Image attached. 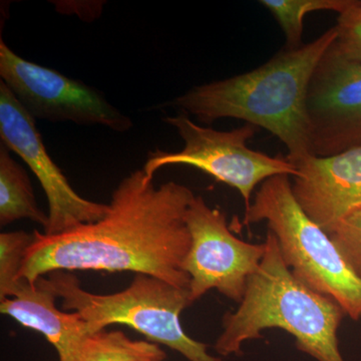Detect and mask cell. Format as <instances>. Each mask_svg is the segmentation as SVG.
<instances>
[{
    "label": "cell",
    "mask_w": 361,
    "mask_h": 361,
    "mask_svg": "<svg viewBox=\"0 0 361 361\" xmlns=\"http://www.w3.org/2000/svg\"><path fill=\"white\" fill-rule=\"evenodd\" d=\"M194 197L184 185L156 187L142 169L135 171L116 188L103 219L58 235L35 230L20 279L33 284L54 271H130L189 289L186 213Z\"/></svg>",
    "instance_id": "6da1fadb"
},
{
    "label": "cell",
    "mask_w": 361,
    "mask_h": 361,
    "mask_svg": "<svg viewBox=\"0 0 361 361\" xmlns=\"http://www.w3.org/2000/svg\"><path fill=\"white\" fill-rule=\"evenodd\" d=\"M337 37L336 26L296 49L280 51L255 70L196 85L172 102L199 122L219 118L245 121L277 137L292 164L312 155L307 97L311 80Z\"/></svg>",
    "instance_id": "7a4b0ae2"
},
{
    "label": "cell",
    "mask_w": 361,
    "mask_h": 361,
    "mask_svg": "<svg viewBox=\"0 0 361 361\" xmlns=\"http://www.w3.org/2000/svg\"><path fill=\"white\" fill-rule=\"evenodd\" d=\"M265 245L264 257L249 278L238 308L223 317L215 350L223 356L240 355L244 342L261 338L263 330L280 329L295 338L299 350L316 360L344 361L337 331L345 313L293 274L270 230Z\"/></svg>",
    "instance_id": "3957f363"
},
{
    "label": "cell",
    "mask_w": 361,
    "mask_h": 361,
    "mask_svg": "<svg viewBox=\"0 0 361 361\" xmlns=\"http://www.w3.org/2000/svg\"><path fill=\"white\" fill-rule=\"evenodd\" d=\"M42 283L63 299L65 310L77 312L87 323L90 334L113 324H125L178 351L189 361H220L209 355L208 346L191 338L183 329L180 316L191 305L189 289L180 288L151 275L137 274L125 290L94 294L80 286L75 275L54 271Z\"/></svg>",
    "instance_id": "277c9868"
},
{
    "label": "cell",
    "mask_w": 361,
    "mask_h": 361,
    "mask_svg": "<svg viewBox=\"0 0 361 361\" xmlns=\"http://www.w3.org/2000/svg\"><path fill=\"white\" fill-rule=\"evenodd\" d=\"M265 221L293 274L336 301L351 319H361V278L329 235L304 213L292 193L289 176L266 180L245 210L243 224Z\"/></svg>",
    "instance_id": "5b68a950"
},
{
    "label": "cell",
    "mask_w": 361,
    "mask_h": 361,
    "mask_svg": "<svg viewBox=\"0 0 361 361\" xmlns=\"http://www.w3.org/2000/svg\"><path fill=\"white\" fill-rule=\"evenodd\" d=\"M164 121L177 130L185 146L177 153L157 149L149 154L142 168L149 178H154L157 171L166 166L199 169L239 191L247 209L259 184L275 176L295 177L298 174L296 166L286 156L266 155L247 146L257 130L249 123L224 132L197 125L184 113L167 116Z\"/></svg>",
    "instance_id": "8992f818"
},
{
    "label": "cell",
    "mask_w": 361,
    "mask_h": 361,
    "mask_svg": "<svg viewBox=\"0 0 361 361\" xmlns=\"http://www.w3.org/2000/svg\"><path fill=\"white\" fill-rule=\"evenodd\" d=\"M0 77L28 113L37 120L104 126L118 133L133 122L103 94L58 71L18 56L0 40Z\"/></svg>",
    "instance_id": "52a82bcc"
},
{
    "label": "cell",
    "mask_w": 361,
    "mask_h": 361,
    "mask_svg": "<svg viewBox=\"0 0 361 361\" xmlns=\"http://www.w3.org/2000/svg\"><path fill=\"white\" fill-rule=\"evenodd\" d=\"M191 247L185 270L190 276L191 302L216 289L241 302L249 278L257 271L266 252L265 242L252 244L237 238L228 227L226 215L195 196L186 213Z\"/></svg>",
    "instance_id": "ba28073f"
},
{
    "label": "cell",
    "mask_w": 361,
    "mask_h": 361,
    "mask_svg": "<svg viewBox=\"0 0 361 361\" xmlns=\"http://www.w3.org/2000/svg\"><path fill=\"white\" fill-rule=\"evenodd\" d=\"M1 145L27 164L39 179L49 200V225L44 234L58 235L82 224L103 219L109 205L87 200L71 186L61 169L47 153L35 118L0 82Z\"/></svg>",
    "instance_id": "9c48e42d"
},
{
    "label": "cell",
    "mask_w": 361,
    "mask_h": 361,
    "mask_svg": "<svg viewBox=\"0 0 361 361\" xmlns=\"http://www.w3.org/2000/svg\"><path fill=\"white\" fill-rule=\"evenodd\" d=\"M307 115L312 155L361 147V63L344 58L331 45L311 80Z\"/></svg>",
    "instance_id": "30bf717a"
},
{
    "label": "cell",
    "mask_w": 361,
    "mask_h": 361,
    "mask_svg": "<svg viewBox=\"0 0 361 361\" xmlns=\"http://www.w3.org/2000/svg\"><path fill=\"white\" fill-rule=\"evenodd\" d=\"M292 193L304 213L327 234L361 205V147L294 164Z\"/></svg>",
    "instance_id": "8fae6325"
},
{
    "label": "cell",
    "mask_w": 361,
    "mask_h": 361,
    "mask_svg": "<svg viewBox=\"0 0 361 361\" xmlns=\"http://www.w3.org/2000/svg\"><path fill=\"white\" fill-rule=\"evenodd\" d=\"M56 299L40 278L33 284L21 279L14 295L0 300V312L40 332L56 348L59 361H78L89 326L78 313L59 310Z\"/></svg>",
    "instance_id": "7c38bea8"
},
{
    "label": "cell",
    "mask_w": 361,
    "mask_h": 361,
    "mask_svg": "<svg viewBox=\"0 0 361 361\" xmlns=\"http://www.w3.org/2000/svg\"><path fill=\"white\" fill-rule=\"evenodd\" d=\"M32 220L47 229L49 215L35 201L30 178L4 145L0 147V225Z\"/></svg>",
    "instance_id": "4fadbf2b"
},
{
    "label": "cell",
    "mask_w": 361,
    "mask_h": 361,
    "mask_svg": "<svg viewBox=\"0 0 361 361\" xmlns=\"http://www.w3.org/2000/svg\"><path fill=\"white\" fill-rule=\"evenodd\" d=\"M166 357L159 344L133 341L122 331L103 329L85 339L78 361H164Z\"/></svg>",
    "instance_id": "5bb4252c"
},
{
    "label": "cell",
    "mask_w": 361,
    "mask_h": 361,
    "mask_svg": "<svg viewBox=\"0 0 361 361\" xmlns=\"http://www.w3.org/2000/svg\"><path fill=\"white\" fill-rule=\"evenodd\" d=\"M277 20L286 39V49H296L302 45L304 18L315 11H336L343 13L355 0H261Z\"/></svg>",
    "instance_id": "9a60e30c"
},
{
    "label": "cell",
    "mask_w": 361,
    "mask_h": 361,
    "mask_svg": "<svg viewBox=\"0 0 361 361\" xmlns=\"http://www.w3.org/2000/svg\"><path fill=\"white\" fill-rule=\"evenodd\" d=\"M33 239V233L25 231L0 234V300L13 297L18 290L26 252Z\"/></svg>",
    "instance_id": "2e32d148"
},
{
    "label": "cell",
    "mask_w": 361,
    "mask_h": 361,
    "mask_svg": "<svg viewBox=\"0 0 361 361\" xmlns=\"http://www.w3.org/2000/svg\"><path fill=\"white\" fill-rule=\"evenodd\" d=\"M329 235L348 264L361 278V205L345 216Z\"/></svg>",
    "instance_id": "e0dca14e"
},
{
    "label": "cell",
    "mask_w": 361,
    "mask_h": 361,
    "mask_svg": "<svg viewBox=\"0 0 361 361\" xmlns=\"http://www.w3.org/2000/svg\"><path fill=\"white\" fill-rule=\"evenodd\" d=\"M337 37L332 49L351 61L361 63V4L355 0V4L339 14L336 25Z\"/></svg>",
    "instance_id": "ac0fdd59"
}]
</instances>
